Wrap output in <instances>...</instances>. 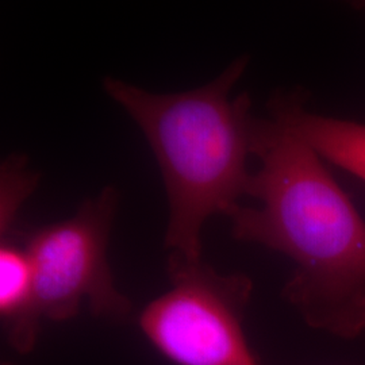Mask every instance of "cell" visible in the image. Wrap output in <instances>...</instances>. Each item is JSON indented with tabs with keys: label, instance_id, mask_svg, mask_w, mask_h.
Returning a JSON list of instances; mask_svg holds the SVG:
<instances>
[{
	"label": "cell",
	"instance_id": "cell-1",
	"mask_svg": "<svg viewBox=\"0 0 365 365\" xmlns=\"http://www.w3.org/2000/svg\"><path fill=\"white\" fill-rule=\"evenodd\" d=\"M248 196L229 215L235 240L287 256L283 295L309 327L341 339L365 331V221L324 160L272 118L261 119Z\"/></svg>",
	"mask_w": 365,
	"mask_h": 365
},
{
	"label": "cell",
	"instance_id": "cell-2",
	"mask_svg": "<svg viewBox=\"0 0 365 365\" xmlns=\"http://www.w3.org/2000/svg\"><path fill=\"white\" fill-rule=\"evenodd\" d=\"M240 57L218 78L195 90L155 93L117 78L105 92L144 133L156 157L168 199L165 245L188 260H202V230L209 218L229 217L248 196L249 157L260 118L248 93L230 91L248 66Z\"/></svg>",
	"mask_w": 365,
	"mask_h": 365
},
{
	"label": "cell",
	"instance_id": "cell-3",
	"mask_svg": "<svg viewBox=\"0 0 365 365\" xmlns=\"http://www.w3.org/2000/svg\"><path fill=\"white\" fill-rule=\"evenodd\" d=\"M168 276L170 289L138 321L156 351L176 365H262L244 327L253 289L247 274L170 253Z\"/></svg>",
	"mask_w": 365,
	"mask_h": 365
},
{
	"label": "cell",
	"instance_id": "cell-4",
	"mask_svg": "<svg viewBox=\"0 0 365 365\" xmlns=\"http://www.w3.org/2000/svg\"><path fill=\"white\" fill-rule=\"evenodd\" d=\"M118 203L117 188L106 187L66 221L19 235L33 262L42 319H72L83 302L96 317L122 319L130 313V300L119 292L107 261Z\"/></svg>",
	"mask_w": 365,
	"mask_h": 365
},
{
	"label": "cell",
	"instance_id": "cell-5",
	"mask_svg": "<svg viewBox=\"0 0 365 365\" xmlns=\"http://www.w3.org/2000/svg\"><path fill=\"white\" fill-rule=\"evenodd\" d=\"M271 118L321 156L365 182V123L318 115L306 110L299 93H276Z\"/></svg>",
	"mask_w": 365,
	"mask_h": 365
},
{
	"label": "cell",
	"instance_id": "cell-6",
	"mask_svg": "<svg viewBox=\"0 0 365 365\" xmlns=\"http://www.w3.org/2000/svg\"><path fill=\"white\" fill-rule=\"evenodd\" d=\"M0 315L10 345L29 353L37 342L42 318L36 306L34 268L21 237L1 238Z\"/></svg>",
	"mask_w": 365,
	"mask_h": 365
},
{
	"label": "cell",
	"instance_id": "cell-7",
	"mask_svg": "<svg viewBox=\"0 0 365 365\" xmlns=\"http://www.w3.org/2000/svg\"><path fill=\"white\" fill-rule=\"evenodd\" d=\"M38 175L27 167L26 158L9 157L0 170V233H15L18 212L38 184Z\"/></svg>",
	"mask_w": 365,
	"mask_h": 365
}]
</instances>
